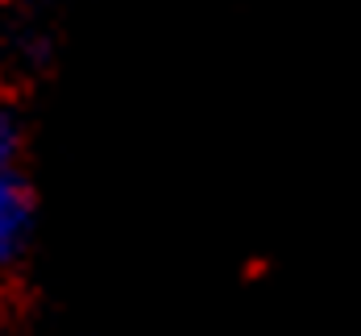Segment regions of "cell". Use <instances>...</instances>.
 <instances>
[{
	"mask_svg": "<svg viewBox=\"0 0 361 336\" xmlns=\"http://www.w3.org/2000/svg\"><path fill=\"white\" fill-rule=\"evenodd\" d=\"M25 228H30V195L17 175L0 170V270L21 249Z\"/></svg>",
	"mask_w": 361,
	"mask_h": 336,
	"instance_id": "6da1fadb",
	"label": "cell"
},
{
	"mask_svg": "<svg viewBox=\"0 0 361 336\" xmlns=\"http://www.w3.org/2000/svg\"><path fill=\"white\" fill-rule=\"evenodd\" d=\"M17 142H21V133H17L13 112L0 108V170H8V162L17 158Z\"/></svg>",
	"mask_w": 361,
	"mask_h": 336,
	"instance_id": "7a4b0ae2",
	"label": "cell"
}]
</instances>
